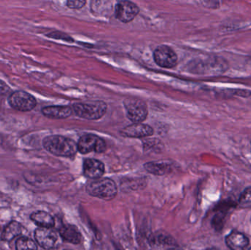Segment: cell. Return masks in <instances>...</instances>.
Masks as SVG:
<instances>
[{
	"mask_svg": "<svg viewBox=\"0 0 251 250\" xmlns=\"http://www.w3.org/2000/svg\"><path fill=\"white\" fill-rule=\"evenodd\" d=\"M43 145L48 152L57 157H73L78 151L77 144L73 139L60 135L47 136Z\"/></svg>",
	"mask_w": 251,
	"mask_h": 250,
	"instance_id": "obj_1",
	"label": "cell"
},
{
	"mask_svg": "<svg viewBox=\"0 0 251 250\" xmlns=\"http://www.w3.org/2000/svg\"><path fill=\"white\" fill-rule=\"evenodd\" d=\"M87 192L90 195L104 201H110L117 195L116 183L110 179H96L86 186Z\"/></svg>",
	"mask_w": 251,
	"mask_h": 250,
	"instance_id": "obj_2",
	"label": "cell"
},
{
	"mask_svg": "<svg viewBox=\"0 0 251 250\" xmlns=\"http://www.w3.org/2000/svg\"><path fill=\"white\" fill-rule=\"evenodd\" d=\"M73 113L81 118L87 120H97L105 114L107 106L101 101H89L77 103L72 107Z\"/></svg>",
	"mask_w": 251,
	"mask_h": 250,
	"instance_id": "obj_3",
	"label": "cell"
},
{
	"mask_svg": "<svg viewBox=\"0 0 251 250\" xmlns=\"http://www.w3.org/2000/svg\"><path fill=\"white\" fill-rule=\"evenodd\" d=\"M126 115L134 123H140L148 116V107L146 103L137 98H128L124 101Z\"/></svg>",
	"mask_w": 251,
	"mask_h": 250,
	"instance_id": "obj_4",
	"label": "cell"
},
{
	"mask_svg": "<svg viewBox=\"0 0 251 250\" xmlns=\"http://www.w3.org/2000/svg\"><path fill=\"white\" fill-rule=\"evenodd\" d=\"M7 101L12 108L20 112L31 111L37 104L36 100L31 94L22 91L10 94Z\"/></svg>",
	"mask_w": 251,
	"mask_h": 250,
	"instance_id": "obj_5",
	"label": "cell"
},
{
	"mask_svg": "<svg viewBox=\"0 0 251 250\" xmlns=\"http://www.w3.org/2000/svg\"><path fill=\"white\" fill-rule=\"evenodd\" d=\"M77 149L82 154L94 151L96 153H103L107 149V145L104 139L94 135H84L79 139L77 144Z\"/></svg>",
	"mask_w": 251,
	"mask_h": 250,
	"instance_id": "obj_6",
	"label": "cell"
},
{
	"mask_svg": "<svg viewBox=\"0 0 251 250\" xmlns=\"http://www.w3.org/2000/svg\"><path fill=\"white\" fill-rule=\"evenodd\" d=\"M155 62L165 68H171L176 66L178 58L175 51L168 45H159L153 53Z\"/></svg>",
	"mask_w": 251,
	"mask_h": 250,
	"instance_id": "obj_7",
	"label": "cell"
},
{
	"mask_svg": "<svg viewBox=\"0 0 251 250\" xmlns=\"http://www.w3.org/2000/svg\"><path fill=\"white\" fill-rule=\"evenodd\" d=\"M140 11L138 6L131 1H119L116 5V16L119 20L124 23L132 21Z\"/></svg>",
	"mask_w": 251,
	"mask_h": 250,
	"instance_id": "obj_8",
	"label": "cell"
},
{
	"mask_svg": "<svg viewBox=\"0 0 251 250\" xmlns=\"http://www.w3.org/2000/svg\"><path fill=\"white\" fill-rule=\"evenodd\" d=\"M57 233L51 228L39 227L35 232V239L37 243L45 250H51L55 246L57 241Z\"/></svg>",
	"mask_w": 251,
	"mask_h": 250,
	"instance_id": "obj_9",
	"label": "cell"
},
{
	"mask_svg": "<svg viewBox=\"0 0 251 250\" xmlns=\"http://www.w3.org/2000/svg\"><path fill=\"white\" fill-rule=\"evenodd\" d=\"M153 130L149 125L143 123H134L124 128L121 135L125 137L143 138L153 135Z\"/></svg>",
	"mask_w": 251,
	"mask_h": 250,
	"instance_id": "obj_10",
	"label": "cell"
},
{
	"mask_svg": "<svg viewBox=\"0 0 251 250\" xmlns=\"http://www.w3.org/2000/svg\"><path fill=\"white\" fill-rule=\"evenodd\" d=\"M83 173L88 179H99L104 174V164L94 159H87L83 163Z\"/></svg>",
	"mask_w": 251,
	"mask_h": 250,
	"instance_id": "obj_11",
	"label": "cell"
},
{
	"mask_svg": "<svg viewBox=\"0 0 251 250\" xmlns=\"http://www.w3.org/2000/svg\"><path fill=\"white\" fill-rule=\"evenodd\" d=\"M73 113L72 107L67 106H50L42 109V114L51 119H65Z\"/></svg>",
	"mask_w": 251,
	"mask_h": 250,
	"instance_id": "obj_12",
	"label": "cell"
},
{
	"mask_svg": "<svg viewBox=\"0 0 251 250\" xmlns=\"http://www.w3.org/2000/svg\"><path fill=\"white\" fill-rule=\"evenodd\" d=\"M226 243L231 250H245L249 244V240L244 234L234 231L226 238Z\"/></svg>",
	"mask_w": 251,
	"mask_h": 250,
	"instance_id": "obj_13",
	"label": "cell"
},
{
	"mask_svg": "<svg viewBox=\"0 0 251 250\" xmlns=\"http://www.w3.org/2000/svg\"><path fill=\"white\" fill-rule=\"evenodd\" d=\"M59 232L63 240L69 243L78 245L82 242V234L76 226L66 225L60 227Z\"/></svg>",
	"mask_w": 251,
	"mask_h": 250,
	"instance_id": "obj_14",
	"label": "cell"
},
{
	"mask_svg": "<svg viewBox=\"0 0 251 250\" xmlns=\"http://www.w3.org/2000/svg\"><path fill=\"white\" fill-rule=\"evenodd\" d=\"M145 169L151 174L156 176H163L168 174L173 170L172 164L167 161H152L146 163L144 165Z\"/></svg>",
	"mask_w": 251,
	"mask_h": 250,
	"instance_id": "obj_15",
	"label": "cell"
},
{
	"mask_svg": "<svg viewBox=\"0 0 251 250\" xmlns=\"http://www.w3.org/2000/svg\"><path fill=\"white\" fill-rule=\"evenodd\" d=\"M31 220L40 227L51 228L54 226V220L50 214L43 211H35L30 216Z\"/></svg>",
	"mask_w": 251,
	"mask_h": 250,
	"instance_id": "obj_16",
	"label": "cell"
},
{
	"mask_svg": "<svg viewBox=\"0 0 251 250\" xmlns=\"http://www.w3.org/2000/svg\"><path fill=\"white\" fill-rule=\"evenodd\" d=\"M22 230H23V227L20 223L16 221L11 222L4 228V231L1 234V240L10 242L14 238L22 234Z\"/></svg>",
	"mask_w": 251,
	"mask_h": 250,
	"instance_id": "obj_17",
	"label": "cell"
},
{
	"mask_svg": "<svg viewBox=\"0 0 251 250\" xmlns=\"http://www.w3.org/2000/svg\"><path fill=\"white\" fill-rule=\"evenodd\" d=\"M16 250H37L38 247L32 239L27 237L19 238L16 243Z\"/></svg>",
	"mask_w": 251,
	"mask_h": 250,
	"instance_id": "obj_18",
	"label": "cell"
},
{
	"mask_svg": "<svg viewBox=\"0 0 251 250\" xmlns=\"http://www.w3.org/2000/svg\"><path fill=\"white\" fill-rule=\"evenodd\" d=\"M240 206L243 208L251 207V186L245 189L240 198Z\"/></svg>",
	"mask_w": 251,
	"mask_h": 250,
	"instance_id": "obj_19",
	"label": "cell"
},
{
	"mask_svg": "<svg viewBox=\"0 0 251 250\" xmlns=\"http://www.w3.org/2000/svg\"><path fill=\"white\" fill-rule=\"evenodd\" d=\"M154 242L159 245H173L174 239L167 234L159 233L154 237Z\"/></svg>",
	"mask_w": 251,
	"mask_h": 250,
	"instance_id": "obj_20",
	"label": "cell"
},
{
	"mask_svg": "<svg viewBox=\"0 0 251 250\" xmlns=\"http://www.w3.org/2000/svg\"><path fill=\"white\" fill-rule=\"evenodd\" d=\"M47 36L50 37V38H54V39H61L63 40V41H69V42L73 41V39L71 37L68 36V35H66V34L63 33V32H51V33L48 34Z\"/></svg>",
	"mask_w": 251,
	"mask_h": 250,
	"instance_id": "obj_21",
	"label": "cell"
},
{
	"mask_svg": "<svg viewBox=\"0 0 251 250\" xmlns=\"http://www.w3.org/2000/svg\"><path fill=\"white\" fill-rule=\"evenodd\" d=\"M223 214H224L223 213L221 214H217L212 220V226L216 230H220L223 227V220L224 219Z\"/></svg>",
	"mask_w": 251,
	"mask_h": 250,
	"instance_id": "obj_22",
	"label": "cell"
},
{
	"mask_svg": "<svg viewBox=\"0 0 251 250\" xmlns=\"http://www.w3.org/2000/svg\"><path fill=\"white\" fill-rule=\"evenodd\" d=\"M86 4L85 1H75V0H70V1H67V6L69 8L72 9H79L82 8L85 4Z\"/></svg>",
	"mask_w": 251,
	"mask_h": 250,
	"instance_id": "obj_23",
	"label": "cell"
},
{
	"mask_svg": "<svg viewBox=\"0 0 251 250\" xmlns=\"http://www.w3.org/2000/svg\"><path fill=\"white\" fill-rule=\"evenodd\" d=\"M10 91L8 85L0 79V95H5Z\"/></svg>",
	"mask_w": 251,
	"mask_h": 250,
	"instance_id": "obj_24",
	"label": "cell"
},
{
	"mask_svg": "<svg viewBox=\"0 0 251 250\" xmlns=\"http://www.w3.org/2000/svg\"><path fill=\"white\" fill-rule=\"evenodd\" d=\"M51 250H73L71 248H68V247L63 246V245H60V246L54 247L53 249Z\"/></svg>",
	"mask_w": 251,
	"mask_h": 250,
	"instance_id": "obj_25",
	"label": "cell"
},
{
	"mask_svg": "<svg viewBox=\"0 0 251 250\" xmlns=\"http://www.w3.org/2000/svg\"><path fill=\"white\" fill-rule=\"evenodd\" d=\"M167 250H181V248H170V249H168Z\"/></svg>",
	"mask_w": 251,
	"mask_h": 250,
	"instance_id": "obj_26",
	"label": "cell"
},
{
	"mask_svg": "<svg viewBox=\"0 0 251 250\" xmlns=\"http://www.w3.org/2000/svg\"><path fill=\"white\" fill-rule=\"evenodd\" d=\"M217 250L212 249V250Z\"/></svg>",
	"mask_w": 251,
	"mask_h": 250,
	"instance_id": "obj_27",
	"label": "cell"
},
{
	"mask_svg": "<svg viewBox=\"0 0 251 250\" xmlns=\"http://www.w3.org/2000/svg\"><path fill=\"white\" fill-rule=\"evenodd\" d=\"M249 250H251V248H250V249H249Z\"/></svg>",
	"mask_w": 251,
	"mask_h": 250,
	"instance_id": "obj_28",
	"label": "cell"
}]
</instances>
